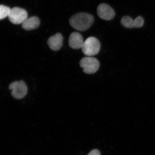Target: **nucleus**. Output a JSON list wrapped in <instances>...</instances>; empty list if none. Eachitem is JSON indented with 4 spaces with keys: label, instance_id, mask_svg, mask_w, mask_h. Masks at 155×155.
Segmentation results:
<instances>
[{
    "label": "nucleus",
    "instance_id": "1",
    "mask_svg": "<svg viewBox=\"0 0 155 155\" xmlns=\"http://www.w3.org/2000/svg\"><path fill=\"white\" fill-rule=\"evenodd\" d=\"M94 18L91 14L86 13H78L70 18L69 23L73 28L80 31H84L91 27Z\"/></svg>",
    "mask_w": 155,
    "mask_h": 155
},
{
    "label": "nucleus",
    "instance_id": "2",
    "mask_svg": "<svg viewBox=\"0 0 155 155\" xmlns=\"http://www.w3.org/2000/svg\"><path fill=\"white\" fill-rule=\"evenodd\" d=\"M101 48L99 41L94 37H90L84 42L81 49L84 55L92 57L98 54Z\"/></svg>",
    "mask_w": 155,
    "mask_h": 155
},
{
    "label": "nucleus",
    "instance_id": "3",
    "mask_svg": "<svg viewBox=\"0 0 155 155\" xmlns=\"http://www.w3.org/2000/svg\"><path fill=\"white\" fill-rule=\"evenodd\" d=\"M80 65L84 73L92 74L95 73L98 70L100 63L96 58L87 56L81 60Z\"/></svg>",
    "mask_w": 155,
    "mask_h": 155
},
{
    "label": "nucleus",
    "instance_id": "4",
    "mask_svg": "<svg viewBox=\"0 0 155 155\" xmlns=\"http://www.w3.org/2000/svg\"><path fill=\"white\" fill-rule=\"evenodd\" d=\"M12 96L17 99L23 98L27 93V86L22 81L12 82L9 86Z\"/></svg>",
    "mask_w": 155,
    "mask_h": 155
},
{
    "label": "nucleus",
    "instance_id": "5",
    "mask_svg": "<svg viewBox=\"0 0 155 155\" xmlns=\"http://www.w3.org/2000/svg\"><path fill=\"white\" fill-rule=\"evenodd\" d=\"M28 18V14L24 9L19 8L11 9L8 18L12 23L16 25L22 24Z\"/></svg>",
    "mask_w": 155,
    "mask_h": 155
},
{
    "label": "nucleus",
    "instance_id": "6",
    "mask_svg": "<svg viewBox=\"0 0 155 155\" xmlns=\"http://www.w3.org/2000/svg\"><path fill=\"white\" fill-rule=\"evenodd\" d=\"M97 13L99 17L104 20H111L114 19L115 16L114 9L106 4H100L98 6Z\"/></svg>",
    "mask_w": 155,
    "mask_h": 155
},
{
    "label": "nucleus",
    "instance_id": "7",
    "mask_svg": "<svg viewBox=\"0 0 155 155\" xmlns=\"http://www.w3.org/2000/svg\"><path fill=\"white\" fill-rule=\"evenodd\" d=\"M84 42L83 37L78 32H72L69 36V46L72 49H79L81 48Z\"/></svg>",
    "mask_w": 155,
    "mask_h": 155
},
{
    "label": "nucleus",
    "instance_id": "8",
    "mask_svg": "<svg viewBox=\"0 0 155 155\" xmlns=\"http://www.w3.org/2000/svg\"><path fill=\"white\" fill-rule=\"evenodd\" d=\"M63 37L61 33H57L48 39V45L53 51H58L61 48L63 45Z\"/></svg>",
    "mask_w": 155,
    "mask_h": 155
},
{
    "label": "nucleus",
    "instance_id": "9",
    "mask_svg": "<svg viewBox=\"0 0 155 155\" xmlns=\"http://www.w3.org/2000/svg\"><path fill=\"white\" fill-rule=\"evenodd\" d=\"M40 21L38 17H32L27 18L22 24L23 29L25 30H31L38 28Z\"/></svg>",
    "mask_w": 155,
    "mask_h": 155
},
{
    "label": "nucleus",
    "instance_id": "10",
    "mask_svg": "<svg viewBox=\"0 0 155 155\" xmlns=\"http://www.w3.org/2000/svg\"><path fill=\"white\" fill-rule=\"evenodd\" d=\"M121 23L125 28H134V20L128 16H124L122 18Z\"/></svg>",
    "mask_w": 155,
    "mask_h": 155
},
{
    "label": "nucleus",
    "instance_id": "11",
    "mask_svg": "<svg viewBox=\"0 0 155 155\" xmlns=\"http://www.w3.org/2000/svg\"><path fill=\"white\" fill-rule=\"evenodd\" d=\"M11 9L7 6L0 5V20L8 17Z\"/></svg>",
    "mask_w": 155,
    "mask_h": 155
},
{
    "label": "nucleus",
    "instance_id": "12",
    "mask_svg": "<svg viewBox=\"0 0 155 155\" xmlns=\"http://www.w3.org/2000/svg\"><path fill=\"white\" fill-rule=\"evenodd\" d=\"M144 24V19L142 17H138L134 20V28H141Z\"/></svg>",
    "mask_w": 155,
    "mask_h": 155
},
{
    "label": "nucleus",
    "instance_id": "13",
    "mask_svg": "<svg viewBox=\"0 0 155 155\" xmlns=\"http://www.w3.org/2000/svg\"><path fill=\"white\" fill-rule=\"evenodd\" d=\"M87 155H101L100 151L98 150L94 149L92 150Z\"/></svg>",
    "mask_w": 155,
    "mask_h": 155
}]
</instances>
